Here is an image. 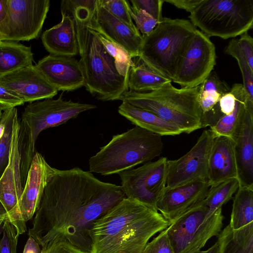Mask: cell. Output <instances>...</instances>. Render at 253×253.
Masks as SVG:
<instances>
[{
  "instance_id": "9",
  "label": "cell",
  "mask_w": 253,
  "mask_h": 253,
  "mask_svg": "<svg viewBox=\"0 0 253 253\" xmlns=\"http://www.w3.org/2000/svg\"><path fill=\"white\" fill-rule=\"evenodd\" d=\"M204 201L188 211L166 229L174 253H190L204 247L213 236H217L223 226L222 208L211 215Z\"/></svg>"
},
{
  "instance_id": "29",
  "label": "cell",
  "mask_w": 253,
  "mask_h": 253,
  "mask_svg": "<svg viewBox=\"0 0 253 253\" xmlns=\"http://www.w3.org/2000/svg\"><path fill=\"white\" fill-rule=\"evenodd\" d=\"M169 82L171 81L154 72L142 63L130 68L127 85L130 91L145 92L157 89Z\"/></svg>"
},
{
  "instance_id": "48",
  "label": "cell",
  "mask_w": 253,
  "mask_h": 253,
  "mask_svg": "<svg viewBox=\"0 0 253 253\" xmlns=\"http://www.w3.org/2000/svg\"><path fill=\"white\" fill-rule=\"evenodd\" d=\"M7 217V212L0 200V218H6Z\"/></svg>"
},
{
  "instance_id": "49",
  "label": "cell",
  "mask_w": 253,
  "mask_h": 253,
  "mask_svg": "<svg viewBox=\"0 0 253 253\" xmlns=\"http://www.w3.org/2000/svg\"><path fill=\"white\" fill-rule=\"evenodd\" d=\"M6 218H0V238L2 235V228H3V225L4 221V219Z\"/></svg>"
},
{
  "instance_id": "37",
  "label": "cell",
  "mask_w": 253,
  "mask_h": 253,
  "mask_svg": "<svg viewBox=\"0 0 253 253\" xmlns=\"http://www.w3.org/2000/svg\"><path fill=\"white\" fill-rule=\"evenodd\" d=\"M128 10L135 23V26L142 36L150 34L157 26V21L144 10L132 8L128 3Z\"/></svg>"
},
{
  "instance_id": "10",
  "label": "cell",
  "mask_w": 253,
  "mask_h": 253,
  "mask_svg": "<svg viewBox=\"0 0 253 253\" xmlns=\"http://www.w3.org/2000/svg\"><path fill=\"white\" fill-rule=\"evenodd\" d=\"M6 15L0 23L1 41H29L40 34L49 0H6Z\"/></svg>"
},
{
  "instance_id": "52",
  "label": "cell",
  "mask_w": 253,
  "mask_h": 253,
  "mask_svg": "<svg viewBox=\"0 0 253 253\" xmlns=\"http://www.w3.org/2000/svg\"><path fill=\"white\" fill-rule=\"evenodd\" d=\"M0 42H1V40H0Z\"/></svg>"
},
{
  "instance_id": "38",
  "label": "cell",
  "mask_w": 253,
  "mask_h": 253,
  "mask_svg": "<svg viewBox=\"0 0 253 253\" xmlns=\"http://www.w3.org/2000/svg\"><path fill=\"white\" fill-rule=\"evenodd\" d=\"M141 253H174L165 229L151 241L148 242Z\"/></svg>"
},
{
  "instance_id": "3",
  "label": "cell",
  "mask_w": 253,
  "mask_h": 253,
  "mask_svg": "<svg viewBox=\"0 0 253 253\" xmlns=\"http://www.w3.org/2000/svg\"><path fill=\"white\" fill-rule=\"evenodd\" d=\"M161 135L135 126L113 136L89 159V171L103 175L119 174L150 162L162 153Z\"/></svg>"
},
{
  "instance_id": "50",
  "label": "cell",
  "mask_w": 253,
  "mask_h": 253,
  "mask_svg": "<svg viewBox=\"0 0 253 253\" xmlns=\"http://www.w3.org/2000/svg\"><path fill=\"white\" fill-rule=\"evenodd\" d=\"M6 109H7L6 107H4V106L0 104V119L1 117V115H2V112H3V111L4 110H5Z\"/></svg>"
},
{
  "instance_id": "36",
  "label": "cell",
  "mask_w": 253,
  "mask_h": 253,
  "mask_svg": "<svg viewBox=\"0 0 253 253\" xmlns=\"http://www.w3.org/2000/svg\"><path fill=\"white\" fill-rule=\"evenodd\" d=\"M19 236L15 227L6 217L0 238V253H17Z\"/></svg>"
},
{
  "instance_id": "47",
  "label": "cell",
  "mask_w": 253,
  "mask_h": 253,
  "mask_svg": "<svg viewBox=\"0 0 253 253\" xmlns=\"http://www.w3.org/2000/svg\"><path fill=\"white\" fill-rule=\"evenodd\" d=\"M199 253H219V248L217 242L207 250L200 251Z\"/></svg>"
},
{
  "instance_id": "16",
  "label": "cell",
  "mask_w": 253,
  "mask_h": 253,
  "mask_svg": "<svg viewBox=\"0 0 253 253\" xmlns=\"http://www.w3.org/2000/svg\"><path fill=\"white\" fill-rule=\"evenodd\" d=\"M0 85L25 103L52 98L58 92L33 65L0 77Z\"/></svg>"
},
{
  "instance_id": "27",
  "label": "cell",
  "mask_w": 253,
  "mask_h": 253,
  "mask_svg": "<svg viewBox=\"0 0 253 253\" xmlns=\"http://www.w3.org/2000/svg\"><path fill=\"white\" fill-rule=\"evenodd\" d=\"M217 237L219 253H253V222L236 230L229 224Z\"/></svg>"
},
{
  "instance_id": "13",
  "label": "cell",
  "mask_w": 253,
  "mask_h": 253,
  "mask_svg": "<svg viewBox=\"0 0 253 253\" xmlns=\"http://www.w3.org/2000/svg\"><path fill=\"white\" fill-rule=\"evenodd\" d=\"M216 58L210 37L197 29L180 58L173 82L182 88L199 85L212 71Z\"/></svg>"
},
{
  "instance_id": "42",
  "label": "cell",
  "mask_w": 253,
  "mask_h": 253,
  "mask_svg": "<svg viewBox=\"0 0 253 253\" xmlns=\"http://www.w3.org/2000/svg\"><path fill=\"white\" fill-rule=\"evenodd\" d=\"M25 102L15 94L0 85V104L7 108L23 105Z\"/></svg>"
},
{
  "instance_id": "51",
  "label": "cell",
  "mask_w": 253,
  "mask_h": 253,
  "mask_svg": "<svg viewBox=\"0 0 253 253\" xmlns=\"http://www.w3.org/2000/svg\"><path fill=\"white\" fill-rule=\"evenodd\" d=\"M200 251L201 250H198V251H195V252H192V253H199Z\"/></svg>"
},
{
  "instance_id": "11",
  "label": "cell",
  "mask_w": 253,
  "mask_h": 253,
  "mask_svg": "<svg viewBox=\"0 0 253 253\" xmlns=\"http://www.w3.org/2000/svg\"><path fill=\"white\" fill-rule=\"evenodd\" d=\"M62 95L63 92L56 99L47 98L29 103L24 108L20 120L26 126L34 146L42 130L58 126L83 112L96 108L93 104L65 100Z\"/></svg>"
},
{
  "instance_id": "41",
  "label": "cell",
  "mask_w": 253,
  "mask_h": 253,
  "mask_svg": "<svg viewBox=\"0 0 253 253\" xmlns=\"http://www.w3.org/2000/svg\"><path fill=\"white\" fill-rule=\"evenodd\" d=\"M239 46L245 56L248 63L253 71V39L248 32L240 35L237 39Z\"/></svg>"
},
{
  "instance_id": "23",
  "label": "cell",
  "mask_w": 253,
  "mask_h": 253,
  "mask_svg": "<svg viewBox=\"0 0 253 253\" xmlns=\"http://www.w3.org/2000/svg\"><path fill=\"white\" fill-rule=\"evenodd\" d=\"M61 14V22L42 33V42L50 54L73 57L79 53L74 22L68 15Z\"/></svg>"
},
{
  "instance_id": "20",
  "label": "cell",
  "mask_w": 253,
  "mask_h": 253,
  "mask_svg": "<svg viewBox=\"0 0 253 253\" xmlns=\"http://www.w3.org/2000/svg\"><path fill=\"white\" fill-rule=\"evenodd\" d=\"M234 140L239 187L253 188V113L247 111Z\"/></svg>"
},
{
  "instance_id": "1",
  "label": "cell",
  "mask_w": 253,
  "mask_h": 253,
  "mask_svg": "<svg viewBox=\"0 0 253 253\" xmlns=\"http://www.w3.org/2000/svg\"><path fill=\"white\" fill-rule=\"evenodd\" d=\"M126 196L121 186L79 168L57 169L46 186L28 235L42 247L63 241L91 253L93 223Z\"/></svg>"
},
{
  "instance_id": "7",
  "label": "cell",
  "mask_w": 253,
  "mask_h": 253,
  "mask_svg": "<svg viewBox=\"0 0 253 253\" xmlns=\"http://www.w3.org/2000/svg\"><path fill=\"white\" fill-rule=\"evenodd\" d=\"M190 21L209 37L228 39L252 29L253 0H201Z\"/></svg>"
},
{
  "instance_id": "22",
  "label": "cell",
  "mask_w": 253,
  "mask_h": 253,
  "mask_svg": "<svg viewBox=\"0 0 253 253\" xmlns=\"http://www.w3.org/2000/svg\"><path fill=\"white\" fill-rule=\"evenodd\" d=\"M198 102L201 112V128L210 127L224 115L220 111L219 101L231 87L212 71L199 85Z\"/></svg>"
},
{
  "instance_id": "44",
  "label": "cell",
  "mask_w": 253,
  "mask_h": 253,
  "mask_svg": "<svg viewBox=\"0 0 253 253\" xmlns=\"http://www.w3.org/2000/svg\"><path fill=\"white\" fill-rule=\"evenodd\" d=\"M178 8L183 9L191 13L200 3L201 0H164Z\"/></svg>"
},
{
  "instance_id": "19",
  "label": "cell",
  "mask_w": 253,
  "mask_h": 253,
  "mask_svg": "<svg viewBox=\"0 0 253 253\" xmlns=\"http://www.w3.org/2000/svg\"><path fill=\"white\" fill-rule=\"evenodd\" d=\"M119 44L131 58L138 57L143 37L110 13L97 0L94 20L89 28Z\"/></svg>"
},
{
  "instance_id": "12",
  "label": "cell",
  "mask_w": 253,
  "mask_h": 253,
  "mask_svg": "<svg viewBox=\"0 0 253 253\" xmlns=\"http://www.w3.org/2000/svg\"><path fill=\"white\" fill-rule=\"evenodd\" d=\"M167 161V158L162 157L119 173L126 198L157 210V204L166 187Z\"/></svg>"
},
{
  "instance_id": "26",
  "label": "cell",
  "mask_w": 253,
  "mask_h": 253,
  "mask_svg": "<svg viewBox=\"0 0 253 253\" xmlns=\"http://www.w3.org/2000/svg\"><path fill=\"white\" fill-rule=\"evenodd\" d=\"M118 112L135 126L162 136L176 135L182 133L175 125L155 114L123 101Z\"/></svg>"
},
{
  "instance_id": "31",
  "label": "cell",
  "mask_w": 253,
  "mask_h": 253,
  "mask_svg": "<svg viewBox=\"0 0 253 253\" xmlns=\"http://www.w3.org/2000/svg\"><path fill=\"white\" fill-rule=\"evenodd\" d=\"M239 187L237 178L229 179L218 184L210 187L206 197L204 200L205 204L209 209V215L212 214L217 209L232 199L233 194Z\"/></svg>"
},
{
  "instance_id": "15",
  "label": "cell",
  "mask_w": 253,
  "mask_h": 253,
  "mask_svg": "<svg viewBox=\"0 0 253 253\" xmlns=\"http://www.w3.org/2000/svg\"><path fill=\"white\" fill-rule=\"evenodd\" d=\"M210 187L208 181H195L166 187L157 204V210L170 224L202 202Z\"/></svg>"
},
{
  "instance_id": "14",
  "label": "cell",
  "mask_w": 253,
  "mask_h": 253,
  "mask_svg": "<svg viewBox=\"0 0 253 253\" xmlns=\"http://www.w3.org/2000/svg\"><path fill=\"white\" fill-rule=\"evenodd\" d=\"M214 138L211 129L204 130L186 154L177 160H168L166 187L208 181L209 157Z\"/></svg>"
},
{
  "instance_id": "28",
  "label": "cell",
  "mask_w": 253,
  "mask_h": 253,
  "mask_svg": "<svg viewBox=\"0 0 253 253\" xmlns=\"http://www.w3.org/2000/svg\"><path fill=\"white\" fill-rule=\"evenodd\" d=\"M33 53L30 46L18 42H0V77L33 65Z\"/></svg>"
},
{
  "instance_id": "17",
  "label": "cell",
  "mask_w": 253,
  "mask_h": 253,
  "mask_svg": "<svg viewBox=\"0 0 253 253\" xmlns=\"http://www.w3.org/2000/svg\"><path fill=\"white\" fill-rule=\"evenodd\" d=\"M57 169L51 167L41 153H35L17 207L24 223L35 214L43 191Z\"/></svg>"
},
{
  "instance_id": "18",
  "label": "cell",
  "mask_w": 253,
  "mask_h": 253,
  "mask_svg": "<svg viewBox=\"0 0 253 253\" xmlns=\"http://www.w3.org/2000/svg\"><path fill=\"white\" fill-rule=\"evenodd\" d=\"M57 91H72L84 84V76L79 60L73 57L49 54L35 65Z\"/></svg>"
},
{
  "instance_id": "39",
  "label": "cell",
  "mask_w": 253,
  "mask_h": 253,
  "mask_svg": "<svg viewBox=\"0 0 253 253\" xmlns=\"http://www.w3.org/2000/svg\"><path fill=\"white\" fill-rule=\"evenodd\" d=\"M130 2L132 8L144 10L158 23L162 19V7L164 0H131Z\"/></svg>"
},
{
  "instance_id": "6",
  "label": "cell",
  "mask_w": 253,
  "mask_h": 253,
  "mask_svg": "<svg viewBox=\"0 0 253 253\" xmlns=\"http://www.w3.org/2000/svg\"><path fill=\"white\" fill-rule=\"evenodd\" d=\"M35 152L29 131L16 114L13 122L8 164L0 178V200L7 212V218L19 235L26 232L27 227L19 217L18 204Z\"/></svg>"
},
{
  "instance_id": "30",
  "label": "cell",
  "mask_w": 253,
  "mask_h": 253,
  "mask_svg": "<svg viewBox=\"0 0 253 253\" xmlns=\"http://www.w3.org/2000/svg\"><path fill=\"white\" fill-rule=\"evenodd\" d=\"M253 222V188L239 187L233 198L229 225L234 230Z\"/></svg>"
},
{
  "instance_id": "2",
  "label": "cell",
  "mask_w": 253,
  "mask_h": 253,
  "mask_svg": "<svg viewBox=\"0 0 253 253\" xmlns=\"http://www.w3.org/2000/svg\"><path fill=\"white\" fill-rule=\"evenodd\" d=\"M169 225L158 211L124 198L93 223L91 253H141L153 236Z\"/></svg>"
},
{
  "instance_id": "35",
  "label": "cell",
  "mask_w": 253,
  "mask_h": 253,
  "mask_svg": "<svg viewBox=\"0 0 253 253\" xmlns=\"http://www.w3.org/2000/svg\"><path fill=\"white\" fill-rule=\"evenodd\" d=\"M113 15L134 30H137L128 10V1L126 0H99Z\"/></svg>"
},
{
  "instance_id": "25",
  "label": "cell",
  "mask_w": 253,
  "mask_h": 253,
  "mask_svg": "<svg viewBox=\"0 0 253 253\" xmlns=\"http://www.w3.org/2000/svg\"><path fill=\"white\" fill-rule=\"evenodd\" d=\"M236 96V103L233 112L224 115L211 130L215 137L226 136L234 140L247 111L253 113V100L249 96L243 84L236 83L231 87Z\"/></svg>"
},
{
  "instance_id": "5",
  "label": "cell",
  "mask_w": 253,
  "mask_h": 253,
  "mask_svg": "<svg viewBox=\"0 0 253 253\" xmlns=\"http://www.w3.org/2000/svg\"><path fill=\"white\" fill-rule=\"evenodd\" d=\"M196 30L189 20L163 17L150 34L142 36L138 57L145 66L172 82Z\"/></svg>"
},
{
  "instance_id": "46",
  "label": "cell",
  "mask_w": 253,
  "mask_h": 253,
  "mask_svg": "<svg viewBox=\"0 0 253 253\" xmlns=\"http://www.w3.org/2000/svg\"><path fill=\"white\" fill-rule=\"evenodd\" d=\"M7 7L6 0H0V23L5 18Z\"/></svg>"
},
{
  "instance_id": "4",
  "label": "cell",
  "mask_w": 253,
  "mask_h": 253,
  "mask_svg": "<svg viewBox=\"0 0 253 253\" xmlns=\"http://www.w3.org/2000/svg\"><path fill=\"white\" fill-rule=\"evenodd\" d=\"M199 89V85L177 88L169 82L149 92L127 90L120 100L150 111L175 125L182 133H190L201 128Z\"/></svg>"
},
{
  "instance_id": "8",
  "label": "cell",
  "mask_w": 253,
  "mask_h": 253,
  "mask_svg": "<svg viewBox=\"0 0 253 253\" xmlns=\"http://www.w3.org/2000/svg\"><path fill=\"white\" fill-rule=\"evenodd\" d=\"M79 62L84 74V86L97 99L120 100L128 90V78L118 73L114 59L104 48L98 33L90 28Z\"/></svg>"
},
{
  "instance_id": "43",
  "label": "cell",
  "mask_w": 253,
  "mask_h": 253,
  "mask_svg": "<svg viewBox=\"0 0 253 253\" xmlns=\"http://www.w3.org/2000/svg\"><path fill=\"white\" fill-rule=\"evenodd\" d=\"M236 99L235 95L231 88L229 92L221 97L219 101V106L222 114L228 115L233 112L235 106Z\"/></svg>"
},
{
  "instance_id": "40",
  "label": "cell",
  "mask_w": 253,
  "mask_h": 253,
  "mask_svg": "<svg viewBox=\"0 0 253 253\" xmlns=\"http://www.w3.org/2000/svg\"><path fill=\"white\" fill-rule=\"evenodd\" d=\"M40 253H90L63 241H53L42 247Z\"/></svg>"
},
{
  "instance_id": "32",
  "label": "cell",
  "mask_w": 253,
  "mask_h": 253,
  "mask_svg": "<svg viewBox=\"0 0 253 253\" xmlns=\"http://www.w3.org/2000/svg\"><path fill=\"white\" fill-rule=\"evenodd\" d=\"M16 114L15 107L7 108L0 119V178L8 164L13 122Z\"/></svg>"
},
{
  "instance_id": "33",
  "label": "cell",
  "mask_w": 253,
  "mask_h": 253,
  "mask_svg": "<svg viewBox=\"0 0 253 253\" xmlns=\"http://www.w3.org/2000/svg\"><path fill=\"white\" fill-rule=\"evenodd\" d=\"M99 39L107 52L113 58L118 73L128 78L129 71L135 66L128 53L119 44L98 33Z\"/></svg>"
},
{
  "instance_id": "34",
  "label": "cell",
  "mask_w": 253,
  "mask_h": 253,
  "mask_svg": "<svg viewBox=\"0 0 253 253\" xmlns=\"http://www.w3.org/2000/svg\"><path fill=\"white\" fill-rule=\"evenodd\" d=\"M225 53L234 57L238 62L241 72L243 86L249 97L253 100V71L242 52L237 39L231 40L224 50Z\"/></svg>"
},
{
  "instance_id": "24",
  "label": "cell",
  "mask_w": 253,
  "mask_h": 253,
  "mask_svg": "<svg viewBox=\"0 0 253 253\" xmlns=\"http://www.w3.org/2000/svg\"><path fill=\"white\" fill-rule=\"evenodd\" d=\"M97 4V0H63L61 2V13L74 21L81 57L84 54L88 29L94 20Z\"/></svg>"
},
{
  "instance_id": "21",
  "label": "cell",
  "mask_w": 253,
  "mask_h": 253,
  "mask_svg": "<svg viewBox=\"0 0 253 253\" xmlns=\"http://www.w3.org/2000/svg\"><path fill=\"white\" fill-rule=\"evenodd\" d=\"M234 140L219 136L213 141L209 157L208 182L210 187L237 178Z\"/></svg>"
},
{
  "instance_id": "45",
  "label": "cell",
  "mask_w": 253,
  "mask_h": 253,
  "mask_svg": "<svg viewBox=\"0 0 253 253\" xmlns=\"http://www.w3.org/2000/svg\"><path fill=\"white\" fill-rule=\"evenodd\" d=\"M41 251L39 244L33 237L29 236L23 253H40Z\"/></svg>"
}]
</instances>
